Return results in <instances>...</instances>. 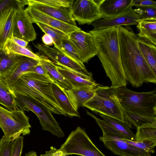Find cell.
<instances>
[{"label": "cell", "mask_w": 156, "mask_h": 156, "mask_svg": "<svg viewBox=\"0 0 156 156\" xmlns=\"http://www.w3.org/2000/svg\"><path fill=\"white\" fill-rule=\"evenodd\" d=\"M137 37L130 26L119 27L121 62L127 82L134 87L144 83H156V75L145 60L137 44Z\"/></svg>", "instance_id": "1"}, {"label": "cell", "mask_w": 156, "mask_h": 156, "mask_svg": "<svg viewBox=\"0 0 156 156\" xmlns=\"http://www.w3.org/2000/svg\"><path fill=\"white\" fill-rule=\"evenodd\" d=\"M119 27L89 31L98 48L97 55L111 81V87L115 88L126 87L127 85L121 62Z\"/></svg>", "instance_id": "2"}, {"label": "cell", "mask_w": 156, "mask_h": 156, "mask_svg": "<svg viewBox=\"0 0 156 156\" xmlns=\"http://www.w3.org/2000/svg\"><path fill=\"white\" fill-rule=\"evenodd\" d=\"M51 78L32 72L23 74L9 87L13 93L30 97L41 103L51 113L67 116L52 92Z\"/></svg>", "instance_id": "3"}, {"label": "cell", "mask_w": 156, "mask_h": 156, "mask_svg": "<svg viewBox=\"0 0 156 156\" xmlns=\"http://www.w3.org/2000/svg\"><path fill=\"white\" fill-rule=\"evenodd\" d=\"M122 112L137 116L156 118V89L138 92L126 87L117 88Z\"/></svg>", "instance_id": "4"}, {"label": "cell", "mask_w": 156, "mask_h": 156, "mask_svg": "<svg viewBox=\"0 0 156 156\" xmlns=\"http://www.w3.org/2000/svg\"><path fill=\"white\" fill-rule=\"evenodd\" d=\"M83 106L99 114L115 118L125 122L117 97V88L99 85L92 97Z\"/></svg>", "instance_id": "5"}, {"label": "cell", "mask_w": 156, "mask_h": 156, "mask_svg": "<svg viewBox=\"0 0 156 156\" xmlns=\"http://www.w3.org/2000/svg\"><path fill=\"white\" fill-rule=\"evenodd\" d=\"M87 114L93 118L103 132L99 137L105 147L119 156H151V154L136 147L123 141L122 135L103 120L87 111Z\"/></svg>", "instance_id": "6"}, {"label": "cell", "mask_w": 156, "mask_h": 156, "mask_svg": "<svg viewBox=\"0 0 156 156\" xmlns=\"http://www.w3.org/2000/svg\"><path fill=\"white\" fill-rule=\"evenodd\" d=\"M16 105L22 111L33 112L37 117L42 129L50 132L59 138L65 136L52 113L46 107L36 100L27 96L13 93Z\"/></svg>", "instance_id": "7"}, {"label": "cell", "mask_w": 156, "mask_h": 156, "mask_svg": "<svg viewBox=\"0 0 156 156\" xmlns=\"http://www.w3.org/2000/svg\"><path fill=\"white\" fill-rule=\"evenodd\" d=\"M0 122L4 135L13 141L21 134H29L31 127L24 111L18 108L10 111L0 106Z\"/></svg>", "instance_id": "8"}, {"label": "cell", "mask_w": 156, "mask_h": 156, "mask_svg": "<svg viewBox=\"0 0 156 156\" xmlns=\"http://www.w3.org/2000/svg\"><path fill=\"white\" fill-rule=\"evenodd\" d=\"M59 149L68 155L106 156L93 144L85 130L79 126L71 132Z\"/></svg>", "instance_id": "9"}, {"label": "cell", "mask_w": 156, "mask_h": 156, "mask_svg": "<svg viewBox=\"0 0 156 156\" xmlns=\"http://www.w3.org/2000/svg\"><path fill=\"white\" fill-rule=\"evenodd\" d=\"M34 46L38 50V54L55 64L68 69L86 79L93 80L92 74L87 71L84 64L78 62L60 49L43 44L37 43Z\"/></svg>", "instance_id": "10"}, {"label": "cell", "mask_w": 156, "mask_h": 156, "mask_svg": "<svg viewBox=\"0 0 156 156\" xmlns=\"http://www.w3.org/2000/svg\"><path fill=\"white\" fill-rule=\"evenodd\" d=\"M69 8L72 18L80 25L91 24L101 18L98 0H72Z\"/></svg>", "instance_id": "11"}, {"label": "cell", "mask_w": 156, "mask_h": 156, "mask_svg": "<svg viewBox=\"0 0 156 156\" xmlns=\"http://www.w3.org/2000/svg\"><path fill=\"white\" fill-rule=\"evenodd\" d=\"M16 11L13 26V36L28 43L36 38L37 34L31 19L24 7L27 0H16Z\"/></svg>", "instance_id": "12"}, {"label": "cell", "mask_w": 156, "mask_h": 156, "mask_svg": "<svg viewBox=\"0 0 156 156\" xmlns=\"http://www.w3.org/2000/svg\"><path fill=\"white\" fill-rule=\"evenodd\" d=\"M69 40L83 63L87 62L97 55L98 48L94 37L90 32L80 29L71 34Z\"/></svg>", "instance_id": "13"}, {"label": "cell", "mask_w": 156, "mask_h": 156, "mask_svg": "<svg viewBox=\"0 0 156 156\" xmlns=\"http://www.w3.org/2000/svg\"><path fill=\"white\" fill-rule=\"evenodd\" d=\"M130 7L126 11L115 17L102 18L91 24L93 30L106 29L114 27L136 25L140 20V16Z\"/></svg>", "instance_id": "14"}, {"label": "cell", "mask_w": 156, "mask_h": 156, "mask_svg": "<svg viewBox=\"0 0 156 156\" xmlns=\"http://www.w3.org/2000/svg\"><path fill=\"white\" fill-rule=\"evenodd\" d=\"M135 140L130 144L150 154L154 153L156 145V123L137 128Z\"/></svg>", "instance_id": "15"}, {"label": "cell", "mask_w": 156, "mask_h": 156, "mask_svg": "<svg viewBox=\"0 0 156 156\" xmlns=\"http://www.w3.org/2000/svg\"><path fill=\"white\" fill-rule=\"evenodd\" d=\"M16 11V0H12L0 12V50H3L7 40L13 36V26Z\"/></svg>", "instance_id": "16"}, {"label": "cell", "mask_w": 156, "mask_h": 156, "mask_svg": "<svg viewBox=\"0 0 156 156\" xmlns=\"http://www.w3.org/2000/svg\"><path fill=\"white\" fill-rule=\"evenodd\" d=\"M30 16L33 23H41L59 30L68 36L80 29L77 26L70 25L44 14L30 5L25 9Z\"/></svg>", "instance_id": "17"}, {"label": "cell", "mask_w": 156, "mask_h": 156, "mask_svg": "<svg viewBox=\"0 0 156 156\" xmlns=\"http://www.w3.org/2000/svg\"><path fill=\"white\" fill-rule=\"evenodd\" d=\"M98 3L102 18L115 17L133 6V0H101Z\"/></svg>", "instance_id": "18"}, {"label": "cell", "mask_w": 156, "mask_h": 156, "mask_svg": "<svg viewBox=\"0 0 156 156\" xmlns=\"http://www.w3.org/2000/svg\"><path fill=\"white\" fill-rule=\"evenodd\" d=\"M27 2L28 5L44 14L70 25L77 26L65 8L49 6L35 2L32 0H27Z\"/></svg>", "instance_id": "19"}, {"label": "cell", "mask_w": 156, "mask_h": 156, "mask_svg": "<svg viewBox=\"0 0 156 156\" xmlns=\"http://www.w3.org/2000/svg\"><path fill=\"white\" fill-rule=\"evenodd\" d=\"M39 63V60L24 56L8 76L0 79L9 87L15 83L23 74L30 72Z\"/></svg>", "instance_id": "20"}, {"label": "cell", "mask_w": 156, "mask_h": 156, "mask_svg": "<svg viewBox=\"0 0 156 156\" xmlns=\"http://www.w3.org/2000/svg\"><path fill=\"white\" fill-rule=\"evenodd\" d=\"M98 85L79 88H72L64 91L73 107L77 111L92 97Z\"/></svg>", "instance_id": "21"}, {"label": "cell", "mask_w": 156, "mask_h": 156, "mask_svg": "<svg viewBox=\"0 0 156 156\" xmlns=\"http://www.w3.org/2000/svg\"><path fill=\"white\" fill-rule=\"evenodd\" d=\"M52 89L58 103L66 114L71 118L73 117L80 118V114L72 105L64 90L55 82L52 84Z\"/></svg>", "instance_id": "22"}, {"label": "cell", "mask_w": 156, "mask_h": 156, "mask_svg": "<svg viewBox=\"0 0 156 156\" xmlns=\"http://www.w3.org/2000/svg\"><path fill=\"white\" fill-rule=\"evenodd\" d=\"M40 56L42 59L39 60L40 63L47 71L50 78L64 90L71 88L70 83L58 70L56 65L51 61Z\"/></svg>", "instance_id": "23"}, {"label": "cell", "mask_w": 156, "mask_h": 156, "mask_svg": "<svg viewBox=\"0 0 156 156\" xmlns=\"http://www.w3.org/2000/svg\"><path fill=\"white\" fill-rule=\"evenodd\" d=\"M55 65L58 70L70 83L72 88H79L90 87L99 85L94 80L86 79L68 69Z\"/></svg>", "instance_id": "24"}, {"label": "cell", "mask_w": 156, "mask_h": 156, "mask_svg": "<svg viewBox=\"0 0 156 156\" xmlns=\"http://www.w3.org/2000/svg\"><path fill=\"white\" fill-rule=\"evenodd\" d=\"M136 27L138 38L156 45V20H140Z\"/></svg>", "instance_id": "25"}, {"label": "cell", "mask_w": 156, "mask_h": 156, "mask_svg": "<svg viewBox=\"0 0 156 156\" xmlns=\"http://www.w3.org/2000/svg\"><path fill=\"white\" fill-rule=\"evenodd\" d=\"M24 56L6 54L2 50H0V79L8 76Z\"/></svg>", "instance_id": "26"}, {"label": "cell", "mask_w": 156, "mask_h": 156, "mask_svg": "<svg viewBox=\"0 0 156 156\" xmlns=\"http://www.w3.org/2000/svg\"><path fill=\"white\" fill-rule=\"evenodd\" d=\"M137 41L144 58L156 74V45L138 37Z\"/></svg>", "instance_id": "27"}, {"label": "cell", "mask_w": 156, "mask_h": 156, "mask_svg": "<svg viewBox=\"0 0 156 156\" xmlns=\"http://www.w3.org/2000/svg\"><path fill=\"white\" fill-rule=\"evenodd\" d=\"M99 115L107 124L120 133L124 138L135 140V134L126 123L116 118L100 114Z\"/></svg>", "instance_id": "28"}, {"label": "cell", "mask_w": 156, "mask_h": 156, "mask_svg": "<svg viewBox=\"0 0 156 156\" xmlns=\"http://www.w3.org/2000/svg\"><path fill=\"white\" fill-rule=\"evenodd\" d=\"M6 54H13L25 56L40 60L42 58L38 54L33 53L27 47L20 46L13 42L10 39L7 40L2 50Z\"/></svg>", "instance_id": "29"}, {"label": "cell", "mask_w": 156, "mask_h": 156, "mask_svg": "<svg viewBox=\"0 0 156 156\" xmlns=\"http://www.w3.org/2000/svg\"><path fill=\"white\" fill-rule=\"evenodd\" d=\"M0 104L10 111L18 109L13 94L0 79Z\"/></svg>", "instance_id": "30"}, {"label": "cell", "mask_w": 156, "mask_h": 156, "mask_svg": "<svg viewBox=\"0 0 156 156\" xmlns=\"http://www.w3.org/2000/svg\"><path fill=\"white\" fill-rule=\"evenodd\" d=\"M36 24L43 32L52 38L54 47L59 48L63 40L69 38V36L59 30L41 23Z\"/></svg>", "instance_id": "31"}, {"label": "cell", "mask_w": 156, "mask_h": 156, "mask_svg": "<svg viewBox=\"0 0 156 156\" xmlns=\"http://www.w3.org/2000/svg\"><path fill=\"white\" fill-rule=\"evenodd\" d=\"M58 48L65 52L78 62L83 64L80 56L72 45L69 38L63 40L60 47Z\"/></svg>", "instance_id": "32"}, {"label": "cell", "mask_w": 156, "mask_h": 156, "mask_svg": "<svg viewBox=\"0 0 156 156\" xmlns=\"http://www.w3.org/2000/svg\"><path fill=\"white\" fill-rule=\"evenodd\" d=\"M133 9L139 15L140 21L156 20V7H140Z\"/></svg>", "instance_id": "33"}, {"label": "cell", "mask_w": 156, "mask_h": 156, "mask_svg": "<svg viewBox=\"0 0 156 156\" xmlns=\"http://www.w3.org/2000/svg\"><path fill=\"white\" fill-rule=\"evenodd\" d=\"M13 141L4 135L0 139V156H10Z\"/></svg>", "instance_id": "34"}, {"label": "cell", "mask_w": 156, "mask_h": 156, "mask_svg": "<svg viewBox=\"0 0 156 156\" xmlns=\"http://www.w3.org/2000/svg\"><path fill=\"white\" fill-rule=\"evenodd\" d=\"M36 3L57 8H69L72 0H32Z\"/></svg>", "instance_id": "35"}, {"label": "cell", "mask_w": 156, "mask_h": 156, "mask_svg": "<svg viewBox=\"0 0 156 156\" xmlns=\"http://www.w3.org/2000/svg\"><path fill=\"white\" fill-rule=\"evenodd\" d=\"M23 137L20 136L13 141L10 156H21L23 147Z\"/></svg>", "instance_id": "36"}, {"label": "cell", "mask_w": 156, "mask_h": 156, "mask_svg": "<svg viewBox=\"0 0 156 156\" xmlns=\"http://www.w3.org/2000/svg\"><path fill=\"white\" fill-rule=\"evenodd\" d=\"M133 6L136 8L156 7V2L151 0H133Z\"/></svg>", "instance_id": "37"}, {"label": "cell", "mask_w": 156, "mask_h": 156, "mask_svg": "<svg viewBox=\"0 0 156 156\" xmlns=\"http://www.w3.org/2000/svg\"><path fill=\"white\" fill-rule=\"evenodd\" d=\"M50 151H47L44 154L40 156H67L68 155L63 153L59 149H57L53 146L51 147Z\"/></svg>", "instance_id": "38"}, {"label": "cell", "mask_w": 156, "mask_h": 156, "mask_svg": "<svg viewBox=\"0 0 156 156\" xmlns=\"http://www.w3.org/2000/svg\"><path fill=\"white\" fill-rule=\"evenodd\" d=\"M30 72H33L50 78L47 71L40 63L35 66Z\"/></svg>", "instance_id": "39"}, {"label": "cell", "mask_w": 156, "mask_h": 156, "mask_svg": "<svg viewBox=\"0 0 156 156\" xmlns=\"http://www.w3.org/2000/svg\"><path fill=\"white\" fill-rule=\"evenodd\" d=\"M10 40L14 43L21 47L26 48L28 42L25 41L14 36L12 37Z\"/></svg>", "instance_id": "40"}, {"label": "cell", "mask_w": 156, "mask_h": 156, "mask_svg": "<svg viewBox=\"0 0 156 156\" xmlns=\"http://www.w3.org/2000/svg\"><path fill=\"white\" fill-rule=\"evenodd\" d=\"M42 40L44 44L47 46H51L54 44L52 38L49 35L45 34L42 37Z\"/></svg>", "instance_id": "41"}, {"label": "cell", "mask_w": 156, "mask_h": 156, "mask_svg": "<svg viewBox=\"0 0 156 156\" xmlns=\"http://www.w3.org/2000/svg\"><path fill=\"white\" fill-rule=\"evenodd\" d=\"M12 1L11 0H2L0 2V12L11 3Z\"/></svg>", "instance_id": "42"}, {"label": "cell", "mask_w": 156, "mask_h": 156, "mask_svg": "<svg viewBox=\"0 0 156 156\" xmlns=\"http://www.w3.org/2000/svg\"><path fill=\"white\" fill-rule=\"evenodd\" d=\"M25 156H37L36 153L34 151H30L26 154Z\"/></svg>", "instance_id": "43"}, {"label": "cell", "mask_w": 156, "mask_h": 156, "mask_svg": "<svg viewBox=\"0 0 156 156\" xmlns=\"http://www.w3.org/2000/svg\"><path fill=\"white\" fill-rule=\"evenodd\" d=\"M1 123H0V127H1Z\"/></svg>", "instance_id": "44"}, {"label": "cell", "mask_w": 156, "mask_h": 156, "mask_svg": "<svg viewBox=\"0 0 156 156\" xmlns=\"http://www.w3.org/2000/svg\"><path fill=\"white\" fill-rule=\"evenodd\" d=\"M2 0H0V2Z\"/></svg>", "instance_id": "45"}]
</instances>
